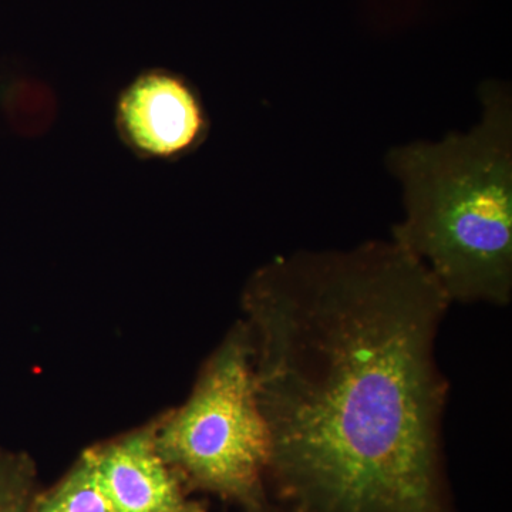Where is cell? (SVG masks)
<instances>
[{"label": "cell", "instance_id": "3957f363", "mask_svg": "<svg viewBox=\"0 0 512 512\" xmlns=\"http://www.w3.org/2000/svg\"><path fill=\"white\" fill-rule=\"evenodd\" d=\"M157 446L191 491L244 512H268L271 434L256 394L244 320L205 360L188 399L158 416Z\"/></svg>", "mask_w": 512, "mask_h": 512}, {"label": "cell", "instance_id": "6da1fadb", "mask_svg": "<svg viewBox=\"0 0 512 512\" xmlns=\"http://www.w3.org/2000/svg\"><path fill=\"white\" fill-rule=\"evenodd\" d=\"M451 302L393 239L296 251L242 291L269 477L299 512H450L448 383L436 338Z\"/></svg>", "mask_w": 512, "mask_h": 512}, {"label": "cell", "instance_id": "8992f818", "mask_svg": "<svg viewBox=\"0 0 512 512\" xmlns=\"http://www.w3.org/2000/svg\"><path fill=\"white\" fill-rule=\"evenodd\" d=\"M0 114L16 136L43 137L55 127L59 97L45 77L15 70L0 76Z\"/></svg>", "mask_w": 512, "mask_h": 512}, {"label": "cell", "instance_id": "7a4b0ae2", "mask_svg": "<svg viewBox=\"0 0 512 512\" xmlns=\"http://www.w3.org/2000/svg\"><path fill=\"white\" fill-rule=\"evenodd\" d=\"M464 133L394 147L403 192L392 239L426 266L450 302L508 305L512 296V100L487 83Z\"/></svg>", "mask_w": 512, "mask_h": 512}, {"label": "cell", "instance_id": "5b68a950", "mask_svg": "<svg viewBox=\"0 0 512 512\" xmlns=\"http://www.w3.org/2000/svg\"><path fill=\"white\" fill-rule=\"evenodd\" d=\"M158 416L87 448L113 512H207L157 446Z\"/></svg>", "mask_w": 512, "mask_h": 512}, {"label": "cell", "instance_id": "ba28073f", "mask_svg": "<svg viewBox=\"0 0 512 512\" xmlns=\"http://www.w3.org/2000/svg\"><path fill=\"white\" fill-rule=\"evenodd\" d=\"M35 460L0 447V512H30L39 493Z\"/></svg>", "mask_w": 512, "mask_h": 512}, {"label": "cell", "instance_id": "52a82bcc", "mask_svg": "<svg viewBox=\"0 0 512 512\" xmlns=\"http://www.w3.org/2000/svg\"><path fill=\"white\" fill-rule=\"evenodd\" d=\"M30 512H113L87 448L60 480L39 490Z\"/></svg>", "mask_w": 512, "mask_h": 512}, {"label": "cell", "instance_id": "277c9868", "mask_svg": "<svg viewBox=\"0 0 512 512\" xmlns=\"http://www.w3.org/2000/svg\"><path fill=\"white\" fill-rule=\"evenodd\" d=\"M114 127L134 156L165 163L197 150L210 123L200 93L188 79L157 67L137 74L120 90Z\"/></svg>", "mask_w": 512, "mask_h": 512}]
</instances>
